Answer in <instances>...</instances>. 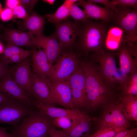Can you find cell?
Returning a JSON list of instances; mask_svg holds the SVG:
<instances>
[{
	"label": "cell",
	"mask_w": 137,
	"mask_h": 137,
	"mask_svg": "<svg viewBox=\"0 0 137 137\" xmlns=\"http://www.w3.org/2000/svg\"><path fill=\"white\" fill-rule=\"evenodd\" d=\"M85 77L86 108L93 109L116 101L114 90L102 76L98 64L91 60L80 63Z\"/></svg>",
	"instance_id": "6da1fadb"
},
{
	"label": "cell",
	"mask_w": 137,
	"mask_h": 137,
	"mask_svg": "<svg viewBox=\"0 0 137 137\" xmlns=\"http://www.w3.org/2000/svg\"><path fill=\"white\" fill-rule=\"evenodd\" d=\"M79 23L75 45L80 52L87 56L91 52L99 53L104 50L105 42L108 31L106 24L89 19Z\"/></svg>",
	"instance_id": "7a4b0ae2"
},
{
	"label": "cell",
	"mask_w": 137,
	"mask_h": 137,
	"mask_svg": "<svg viewBox=\"0 0 137 137\" xmlns=\"http://www.w3.org/2000/svg\"><path fill=\"white\" fill-rule=\"evenodd\" d=\"M14 128L12 133L17 137H48L49 131L54 126L53 118L35 108Z\"/></svg>",
	"instance_id": "3957f363"
},
{
	"label": "cell",
	"mask_w": 137,
	"mask_h": 137,
	"mask_svg": "<svg viewBox=\"0 0 137 137\" xmlns=\"http://www.w3.org/2000/svg\"><path fill=\"white\" fill-rule=\"evenodd\" d=\"M114 52L105 50L93 53L90 56L91 61L98 65L100 73L107 83L114 90L118 85L122 73L117 67Z\"/></svg>",
	"instance_id": "277c9868"
},
{
	"label": "cell",
	"mask_w": 137,
	"mask_h": 137,
	"mask_svg": "<svg viewBox=\"0 0 137 137\" xmlns=\"http://www.w3.org/2000/svg\"><path fill=\"white\" fill-rule=\"evenodd\" d=\"M112 19L126 35L124 42L130 47L134 46L137 38V10L129 7H117Z\"/></svg>",
	"instance_id": "5b68a950"
},
{
	"label": "cell",
	"mask_w": 137,
	"mask_h": 137,
	"mask_svg": "<svg viewBox=\"0 0 137 137\" xmlns=\"http://www.w3.org/2000/svg\"><path fill=\"white\" fill-rule=\"evenodd\" d=\"M35 108L18 100L11 98L0 105V124L16 127Z\"/></svg>",
	"instance_id": "8992f818"
},
{
	"label": "cell",
	"mask_w": 137,
	"mask_h": 137,
	"mask_svg": "<svg viewBox=\"0 0 137 137\" xmlns=\"http://www.w3.org/2000/svg\"><path fill=\"white\" fill-rule=\"evenodd\" d=\"M95 119L97 127L112 126L128 128L130 126L119 101H115L105 105L101 115Z\"/></svg>",
	"instance_id": "52a82bcc"
},
{
	"label": "cell",
	"mask_w": 137,
	"mask_h": 137,
	"mask_svg": "<svg viewBox=\"0 0 137 137\" xmlns=\"http://www.w3.org/2000/svg\"><path fill=\"white\" fill-rule=\"evenodd\" d=\"M56 61L55 72L50 79L56 81L68 80L80 62L77 54L72 51H64Z\"/></svg>",
	"instance_id": "ba28073f"
},
{
	"label": "cell",
	"mask_w": 137,
	"mask_h": 137,
	"mask_svg": "<svg viewBox=\"0 0 137 137\" xmlns=\"http://www.w3.org/2000/svg\"><path fill=\"white\" fill-rule=\"evenodd\" d=\"M68 80L71 88L74 107L78 109L86 108L85 77L80 63Z\"/></svg>",
	"instance_id": "9c48e42d"
},
{
	"label": "cell",
	"mask_w": 137,
	"mask_h": 137,
	"mask_svg": "<svg viewBox=\"0 0 137 137\" xmlns=\"http://www.w3.org/2000/svg\"><path fill=\"white\" fill-rule=\"evenodd\" d=\"M55 24L56 30L53 34L63 51L75 45L79 28V22H73L67 19Z\"/></svg>",
	"instance_id": "30bf717a"
},
{
	"label": "cell",
	"mask_w": 137,
	"mask_h": 137,
	"mask_svg": "<svg viewBox=\"0 0 137 137\" xmlns=\"http://www.w3.org/2000/svg\"><path fill=\"white\" fill-rule=\"evenodd\" d=\"M47 81L54 104H58L66 108L74 107L71 88L68 80L56 81L48 79Z\"/></svg>",
	"instance_id": "8fae6325"
},
{
	"label": "cell",
	"mask_w": 137,
	"mask_h": 137,
	"mask_svg": "<svg viewBox=\"0 0 137 137\" xmlns=\"http://www.w3.org/2000/svg\"><path fill=\"white\" fill-rule=\"evenodd\" d=\"M30 97L32 102L53 106L50 90L47 79L31 73Z\"/></svg>",
	"instance_id": "7c38bea8"
},
{
	"label": "cell",
	"mask_w": 137,
	"mask_h": 137,
	"mask_svg": "<svg viewBox=\"0 0 137 137\" xmlns=\"http://www.w3.org/2000/svg\"><path fill=\"white\" fill-rule=\"evenodd\" d=\"M0 92L9 98L35 107L29 96L19 87L9 71L0 79Z\"/></svg>",
	"instance_id": "4fadbf2b"
},
{
	"label": "cell",
	"mask_w": 137,
	"mask_h": 137,
	"mask_svg": "<svg viewBox=\"0 0 137 137\" xmlns=\"http://www.w3.org/2000/svg\"><path fill=\"white\" fill-rule=\"evenodd\" d=\"M32 43L33 46L43 49L49 61L53 64L63 52L53 34L49 36L43 34L34 36Z\"/></svg>",
	"instance_id": "5bb4252c"
},
{
	"label": "cell",
	"mask_w": 137,
	"mask_h": 137,
	"mask_svg": "<svg viewBox=\"0 0 137 137\" xmlns=\"http://www.w3.org/2000/svg\"><path fill=\"white\" fill-rule=\"evenodd\" d=\"M32 52L33 73L43 79H50L55 72L54 65L50 62L44 51L40 48Z\"/></svg>",
	"instance_id": "9a60e30c"
},
{
	"label": "cell",
	"mask_w": 137,
	"mask_h": 137,
	"mask_svg": "<svg viewBox=\"0 0 137 137\" xmlns=\"http://www.w3.org/2000/svg\"><path fill=\"white\" fill-rule=\"evenodd\" d=\"M30 64V60L27 57L17 63L11 70L9 71L15 81L29 96L31 74Z\"/></svg>",
	"instance_id": "2e32d148"
},
{
	"label": "cell",
	"mask_w": 137,
	"mask_h": 137,
	"mask_svg": "<svg viewBox=\"0 0 137 137\" xmlns=\"http://www.w3.org/2000/svg\"><path fill=\"white\" fill-rule=\"evenodd\" d=\"M115 53L119 59V69L123 74L129 76L137 70V58H133L131 48L125 43H123Z\"/></svg>",
	"instance_id": "e0dca14e"
},
{
	"label": "cell",
	"mask_w": 137,
	"mask_h": 137,
	"mask_svg": "<svg viewBox=\"0 0 137 137\" xmlns=\"http://www.w3.org/2000/svg\"><path fill=\"white\" fill-rule=\"evenodd\" d=\"M33 103L35 108L40 110L46 115L52 118L61 117L77 118L86 113L79 109L74 107L71 109H63L44 104L34 102Z\"/></svg>",
	"instance_id": "ac0fdd59"
},
{
	"label": "cell",
	"mask_w": 137,
	"mask_h": 137,
	"mask_svg": "<svg viewBox=\"0 0 137 137\" xmlns=\"http://www.w3.org/2000/svg\"><path fill=\"white\" fill-rule=\"evenodd\" d=\"M75 4L78 6H81L89 18L103 21L105 22L112 20L114 11L106 7H102L87 1L79 0Z\"/></svg>",
	"instance_id": "d6986e66"
},
{
	"label": "cell",
	"mask_w": 137,
	"mask_h": 137,
	"mask_svg": "<svg viewBox=\"0 0 137 137\" xmlns=\"http://www.w3.org/2000/svg\"><path fill=\"white\" fill-rule=\"evenodd\" d=\"M92 119L85 113L79 118L75 125L70 131L60 130L63 137H88L91 134Z\"/></svg>",
	"instance_id": "ffe728a7"
},
{
	"label": "cell",
	"mask_w": 137,
	"mask_h": 137,
	"mask_svg": "<svg viewBox=\"0 0 137 137\" xmlns=\"http://www.w3.org/2000/svg\"><path fill=\"white\" fill-rule=\"evenodd\" d=\"M6 36L8 43L18 46H33L32 41L34 35L29 31L8 29L6 31Z\"/></svg>",
	"instance_id": "44dd1931"
},
{
	"label": "cell",
	"mask_w": 137,
	"mask_h": 137,
	"mask_svg": "<svg viewBox=\"0 0 137 137\" xmlns=\"http://www.w3.org/2000/svg\"><path fill=\"white\" fill-rule=\"evenodd\" d=\"M123 32L117 26L111 28L107 32L104 47L109 51L114 52L117 50L123 43H125L122 40Z\"/></svg>",
	"instance_id": "7402d4cb"
},
{
	"label": "cell",
	"mask_w": 137,
	"mask_h": 137,
	"mask_svg": "<svg viewBox=\"0 0 137 137\" xmlns=\"http://www.w3.org/2000/svg\"><path fill=\"white\" fill-rule=\"evenodd\" d=\"M122 109L127 119L137 121V96L120 97Z\"/></svg>",
	"instance_id": "603a6c76"
},
{
	"label": "cell",
	"mask_w": 137,
	"mask_h": 137,
	"mask_svg": "<svg viewBox=\"0 0 137 137\" xmlns=\"http://www.w3.org/2000/svg\"><path fill=\"white\" fill-rule=\"evenodd\" d=\"M44 17L33 12L31 15L25 20V27L34 35L43 34L45 24Z\"/></svg>",
	"instance_id": "cb8c5ba5"
},
{
	"label": "cell",
	"mask_w": 137,
	"mask_h": 137,
	"mask_svg": "<svg viewBox=\"0 0 137 137\" xmlns=\"http://www.w3.org/2000/svg\"><path fill=\"white\" fill-rule=\"evenodd\" d=\"M119 88L121 97L137 96V70L129 75L126 82Z\"/></svg>",
	"instance_id": "d4e9b609"
},
{
	"label": "cell",
	"mask_w": 137,
	"mask_h": 137,
	"mask_svg": "<svg viewBox=\"0 0 137 137\" xmlns=\"http://www.w3.org/2000/svg\"><path fill=\"white\" fill-rule=\"evenodd\" d=\"M71 8L63 3L55 13L46 14L44 18H46L49 22L54 24L62 22L70 16Z\"/></svg>",
	"instance_id": "484cf974"
},
{
	"label": "cell",
	"mask_w": 137,
	"mask_h": 137,
	"mask_svg": "<svg viewBox=\"0 0 137 137\" xmlns=\"http://www.w3.org/2000/svg\"><path fill=\"white\" fill-rule=\"evenodd\" d=\"M81 117L77 118L67 117L55 118H53V123L55 127L61 128L62 131L67 132L72 129L78 119Z\"/></svg>",
	"instance_id": "4316f807"
},
{
	"label": "cell",
	"mask_w": 137,
	"mask_h": 137,
	"mask_svg": "<svg viewBox=\"0 0 137 137\" xmlns=\"http://www.w3.org/2000/svg\"><path fill=\"white\" fill-rule=\"evenodd\" d=\"M128 128L112 126L97 127L96 130L88 137H113L121 131Z\"/></svg>",
	"instance_id": "83f0119b"
},
{
	"label": "cell",
	"mask_w": 137,
	"mask_h": 137,
	"mask_svg": "<svg viewBox=\"0 0 137 137\" xmlns=\"http://www.w3.org/2000/svg\"><path fill=\"white\" fill-rule=\"evenodd\" d=\"M70 16L74 19L75 22H83L89 19L84 10H82L75 3L71 8Z\"/></svg>",
	"instance_id": "f1b7e54d"
},
{
	"label": "cell",
	"mask_w": 137,
	"mask_h": 137,
	"mask_svg": "<svg viewBox=\"0 0 137 137\" xmlns=\"http://www.w3.org/2000/svg\"><path fill=\"white\" fill-rule=\"evenodd\" d=\"M26 51L19 46L8 43L4 48V52L1 61L5 62L8 58L17 54L22 53Z\"/></svg>",
	"instance_id": "f546056e"
},
{
	"label": "cell",
	"mask_w": 137,
	"mask_h": 137,
	"mask_svg": "<svg viewBox=\"0 0 137 137\" xmlns=\"http://www.w3.org/2000/svg\"><path fill=\"white\" fill-rule=\"evenodd\" d=\"M111 1L116 7H129L137 10V0H112Z\"/></svg>",
	"instance_id": "4dcf8cb0"
},
{
	"label": "cell",
	"mask_w": 137,
	"mask_h": 137,
	"mask_svg": "<svg viewBox=\"0 0 137 137\" xmlns=\"http://www.w3.org/2000/svg\"><path fill=\"white\" fill-rule=\"evenodd\" d=\"M33 50H26L24 52L14 55L8 58L5 62L9 63H19L28 57L32 53Z\"/></svg>",
	"instance_id": "1f68e13d"
},
{
	"label": "cell",
	"mask_w": 137,
	"mask_h": 137,
	"mask_svg": "<svg viewBox=\"0 0 137 137\" xmlns=\"http://www.w3.org/2000/svg\"><path fill=\"white\" fill-rule=\"evenodd\" d=\"M12 10L13 16L17 18L23 19L25 20L30 16L25 9L20 5Z\"/></svg>",
	"instance_id": "d6a6232c"
},
{
	"label": "cell",
	"mask_w": 137,
	"mask_h": 137,
	"mask_svg": "<svg viewBox=\"0 0 137 137\" xmlns=\"http://www.w3.org/2000/svg\"><path fill=\"white\" fill-rule=\"evenodd\" d=\"M137 128H133L122 130L113 137H137Z\"/></svg>",
	"instance_id": "836d02e7"
},
{
	"label": "cell",
	"mask_w": 137,
	"mask_h": 137,
	"mask_svg": "<svg viewBox=\"0 0 137 137\" xmlns=\"http://www.w3.org/2000/svg\"><path fill=\"white\" fill-rule=\"evenodd\" d=\"M38 0H20L19 5L22 6L28 12V13L31 14L33 8Z\"/></svg>",
	"instance_id": "e575fe53"
},
{
	"label": "cell",
	"mask_w": 137,
	"mask_h": 137,
	"mask_svg": "<svg viewBox=\"0 0 137 137\" xmlns=\"http://www.w3.org/2000/svg\"><path fill=\"white\" fill-rule=\"evenodd\" d=\"M13 16L12 10L7 7L2 9L0 12V18L4 21L10 20Z\"/></svg>",
	"instance_id": "d590c367"
},
{
	"label": "cell",
	"mask_w": 137,
	"mask_h": 137,
	"mask_svg": "<svg viewBox=\"0 0 137 137\" xmlns=\"http://www.w3.org/2000/svg\"><path fill=\"white\" fill-rule=\"evenodd\" d=\"M88 1L94 4H99L104 5L106 7L115 11L117 9L111 1L109 0H88Z\"/></svg>",
	"instance_id": "8d00e7d4"
},
{
	"label": "cell",
	"mask_w": 137,
	"mask_h": 137,
	"mask_svg": "<svg viewBox=\"0 0 137 137\" xmlns=\"http://www.w3.org/2000/svg\"><path fill=\"white\" fill-rule=\"evenodd\" d=\"M8 64L4 61L0 60V79L9 72Z\"/></svg>",
	"instance_id": "74e56055"
},
{
	"label": "cell",
	"mask_w": 137,
	"mask_h": 137,
	"mask_svg": "<svg viewBox=\"0 0 137 137\" xmlns=\"http://www.w3.org/2000/svg\"><path fill=\"white\" fill-rule=\"evenodd\" d=\"M0 137H17L13 133L8 132L6 128L2 127L0 125Z\"/></svg>",
	"instance_id": "f35d334b"
},
{
	"label": "cell",
	"mask_w": 137,
	"mask_h": 137,
	"mask_svg": "<svg viewBox=\"0 0 137 137\" xmlns=\"http://www.w3.org/2000/svg\"><path fill=\"white\" fill-rule=\"evenodd\" d=\"M49 137H63L60 130L57 129L54 126L50 129L49 134Z\"/></svg>",
	"instance_id": "ab89813d"
},
{
	"label": "cell",
	"mask_w": 137,
	"mask_h": 137,
	"mask_svg": "<svg viewBox=\"0 0 137 137\" xmlns=\"http://www.w3.org/2000/svg\"><path fill=\"white\" fill-rule=\"evenodd\" d=\"M19 0H7L6 1V4L7 8L13 9L19 5Z\"/></svg>",
	"instance_id": "60d3db41"
},
{
	"label": "cell",
	"mask_w": 137,
	"mask_h": 137,
	"mask_svg": "<svg viewBox=\"0 0 137 137\" xmlns=\"http://www.w3.org/2000/svg\"><path fill=\"white\" fill-rule=\"evenodd\" d=\"M11 98H9L0 92V105L4 103Z\"/></svg>",
	"instance_id": "b9f144b4"
},
{
	"label": "cell",
	"mask_w": 137,
	"mask_h": 137,
	"mask_svg": "<svg viewBox=\"0 0 137 137\" xmlns=\"http://www.w3.org/2000/svg\"><path fill=\"white\" fill-rule=\"evenodd\" d=\"M44 2L50 5H53L55 2V0H44Z\"/></svg>",
	"instance_id": "7bdbcfd3"
},
{
	"label": "cell",
	"mask_w": 137,
	"mask_h": 137,
	"mask_svg": "<svg viewBox=\"0 0 137 137\" xmlns=\"http://www.w3.org/2000/svg\"><path fill=\"white\" fill-rule=\"evenodd\" d=\"M4 48L3 44L0 42V54L4 52Z\"/></svg>",
	"instance_id": "ee69618b"
},
{
	"label": "cell",
	"mask_w": 137,
	"mask_h": 137,
	"mask_svg": "<svg viewBox=\"0 0 137 137\" xmlns=\"http://www.w3.org/2000/svg\"><path fill=\"white\" fill-rule=\"evenodd\" d=\"M2 10V5H1V4L0 3V12L1 10Z\"/></svg>",
	"instance_id": "f6af8a7d"
},
{
	"label": "cell",
	"mask_w": 137,
	"mask_h": 137,
	"mask_svg": "<svg viewBox=\"0 0 137 137\" xmlns=\"http://www.w3.org/2000/svg\"><path fill=\"white\" fill-rule=\"evenodd\" d=\"M2 27V26L1 24H0V28Z\"/></svg>",
	"instance_id": "bcb514c9"
}]
</instances>
